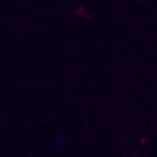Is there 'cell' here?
Returning <instances> with one entry per match:
<instances>
[{
	"mask_svg": "<svg viewBox=\"0 0 157 157\" xmlns=\"http://www.w3.org/2000/svg\"><path fill=\"white\" fill-rule=\"evenodd\" d=\"M54 145L56 149H63L66 145V140L62 134H56L54 136Z\"/></svg>",
	"mask_w": 157,
	"mask_h": 157,
	"instance_id": "obj_1",
	"label": "cell"
}]
</instances>
